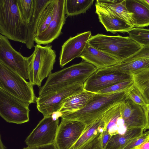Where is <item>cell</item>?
<instances>
[{"mask_svg":"<svg viewBox=\"0 0 149 149\" xmlns=\"http://www.w3.org/2000/svg\"><path fill=\"white\" fill-rule=\"evenodd\" d=\"M128 90L108 94L96 93L84 107L75 111L62 113L61 117L78 121L88 126L101 118L110 108L125 101L127 98Z\"/></svg>","mask_w":149,"mask_h":149,"instance_id":"1","label":"cell"},{"mask_svg":"<svg viewBox=\"0 0 149 149\" xmlns=\"http://www.w3.org/2000/svg\"><path fill=\"white\" fill-rule=\"evenodd\" d=\"M98 69L85 61L72 65L48 76L45 84L40 88L39 95L50 91L77 84H84Z\"/></svg>","mask_w":149,"mask_h":149,"instance_id":"2","label":"cell"},{"mask_svg":"<svg viewBox=\"0 0 149 149\" xmlns=\"http://www.w3.org/2000/svg\"><path fill=\"white\" fill-rule=\"evenodd\" d=\"M0 33L8 39L25 44L27 26L20 13L17 0H0Z\"/></svg>","mask_w":149,"mask_h":149,"instance_id":"3","label":"cell"},{"mask_svg":"<svg viewBox=\"0 0 149 149\" xmlns=\"http://www.w3.org/2000/svg\"><path fill=\"white\" fill-rule=\"evenodd\" d=\"M88 42L93 47L116 58L120 62L135 54L142 47L128 36L98 34L91 36Z\"/></svg>","mask_w":149,"mask_h":149,"instance_id":"4","label":"cell"},{"mask_svg":"<svg viewBox=\"0 0 149 149\" xmlns=\"http://www.w3.org/2000/svg\"><path fill=\"white\" fill-rule=\"evenodd\" d=\"M33 53L28 57L29 81L40 87L42 81L52 73L56 61V51L52 46L36 44Z\"/></svg>","mask_w":149,"mask_h":149,"instance_id":"5","label":"cell"},{"mask_svg":"<svg viewBox=\"0 0 149 149\" xmlns=\"http://www.w3.org/2000/svg\"><path fill=\"white\" fill-rule=\"evenodd\" d=\"M0 88L25 102L36 103L33 85L0 61Z\"/></svg>","mask_w":149,"mask_h":149,"instance_id":"6","label":"cell"},{"mask_svg":"<svg viewBox=\"0 0 149 149\" xmlns=\"http://www.w3.org/2000/svg\"><path fill=\"white\" fill-rule=\"evenodd\" d=\"M84 90L83 84H77L50 91L36 97L37 108L43 117L52 115L59 112L66 99Z\"/></svg>","mask_w":149,"mask_h":149,"instance_id":"7","label":"cell"},{"mask_svg":"<svg viewBox=\"0 0 149 149\" xmlns=\"http://www.w3.org/2000/svg\"><path fill=\"white\" fill-rule=\"evenodd\" d=\"M30 104L0 88V115L7 122L21 124L28 122Z\"/></svg>","mask_w":149,"mask_h":149,"instance_id":"8","label":"cell"},{"mask_svg":"<svg viewBox=\"0 0 149 149\" xmlns=\"http://www.w3.org/2000/svg\"><path fill=\"white\" fill-rule=\"evenodd\" d=\"M59 112L44 117L26 137L25 142L28 146L47 145L54 143L59 125Z\"/></svg>","mask_w":149,"mask_h":149,"instance_id":"9","label":"cell"},{"mask_svg":"<svg viewBox=\"0 0 149 149\" xmlns=\"http://www.w3.org/2000/svg\"><path fill=\"white\" fill-rule=\"evenodd\" d=\"M0 61L25 79H29L28 57L15 50L8 39L0 34Z\"/></svg>","mask_w":149,"mask_h":149,"instance_id":"10","label":"cell"},{"mask_svg":"<svg viewBox=\"0 0 149 149\" xmlns=\"http://www.w3.org/2000/svg\"><path fill=\"white\" fill-rule=\"evenodd\" d=\"M86 127V125L81 122L62 118L54 142L58 149H71Z\"/></svg>","mask_w":149,"mask_h":149,"instance_id":"11","label":"cell"},{"mask_svg":"<svg viewBox=\"0 0 149 149\" xmlns=\"http://www.w3.org/2000/svg\"><path fill=\"white\" fill-rule=\"evenodd\" d=\"M65 0H55L53 15L49 24L44 31L36 36L34 41L38 45H48L60 35L66 17Z\"/></svg>","mask_w":149,"mask_h":149,"instance_id":"12","label":"cell"},{"mask_svg":"<svg viewBox=\"0 0 149 149\" xmlns=\"http://www.w3.org/2000/svg\"><path fill=\"white\" fill-rule=\"evenodd\" d=\"M132 79V75L117 71L98 70L86 80L83 84L84 90L96 93L113 84Z\"/></svg>","mask_w":149,"mask_h":149,"instance_id":"13","label":"cell"},{"mask_svg":"<svg viewBox=\"0 0 149 149\" xmlns=\"http://www.w3.org/2000/svg\"><path fill=\"white\" fill-rule=\"evenodd\" d=\"M91 36L90 31L70 37L62 46L59 58V65L63 68L76 58L79 57Z\"/></svg>","mask_w":149,"mask_h":149,"instance_id":"14","label":"cell"},{"mask_svg":"<svg viewBox=\"0 0 149 149\" xmlns=\"http://www.w3.org/2000/svg\"><path fill=\"white\" fill-rule=\"evenodd\" d=\"M120 116L126 129L141 128L145 130L146 118L143 107L128 98L120 105Z\"/></svg>","mask_w":149,"mask_h":149,"instance_id":"15","label":"cell"},{"mask_svg":"<svg viewBox=\"0 0 149 149\" xmlns=\"http://www.w3.org/2000/svg\"><path fill=\"white\" fill-rule=\"evenodd\" d=\"M95 6V13L99 21L107 31L113 33L117 32L128 33L134 28L125 21L114 15L97 1Z\"/></svg>","mask_w":149,"mask_h":149,"instance_id":"16","label":"cell"},{"mask_svg":"<svg viewBox=\"0 0 149 149\" xmlns=\"http://www.w3.org/2000/svg\"><path fill=\"white\" fill-rule=\"evenodd\" d=\"M79 57L98 69L108 67L120 62L114 56L93 47L88 42Z\"/></svg>","mask_w":149,"mask_h":149,"instance_id":"17","label":"cell"},{"mask_svg":"<svg viewBox=\"0 0 149 149\" xmlns=\"http://www.w3.org/2000/svg\"><path fill=\"white\" fill-rule=\"evenodd\" d=\"M149 67V58L125 59L113 65L99 69L105 71H117L132 75Z\"/></svg>","mask_w":149,"mask_h":149,"instance_id":"18","label":"cell"},{"mask_svg":"<svg viewBox=\"0 0 149 149\" xmlns=\"http://www.w3.org/2000/svg\"><path fill=\"white\" fill-rule=\"evenodd\" d=\"M126 7L133 15L134 28L149 26V7L142 0H125Z\"/></svg>","mask_w":149,"mask_h":149,"instance_id":"19","label":"cell"},{"mask_svg":"<svg viewBox=\"0 0 149 149\" xmlns=\"http://www.w3.org/2000/svg\"><path fill=\"white\" fill-rule=\"evenodd\" d=\"M52 0H34V9L30 22L27 26L28 35L25 44L27 48L31 49L34 46V38L38 25L41 15Z\"/></svg>","mask_w":149,"mask_h":149,"instance_id":"20","label":"cell"},{"mask_svg":"<svg viewBox=\"0 0 149 149\" xmlns=\"http://www.w3.org/2000/svg\"><path fill=\"white\" fill-rule=\"evenodd\" d=\"M95 94L84 90L72 95L65 100L59 112L62 114L80 110L88 104Z\"/></svg>","mask_w":149,"mask_h":149,"instance_id":"21","label":"cell"},{"mask_svg":"<svg viewBox=\"0 0 149 149\" xmlns=\"http://www.w3.org/2000/svg\"><path fill=\"white\" fill-rule=\"evenodd\" d=\"M115 16L125 21L134 28L133 15L127 10L125 0H97Z\"/></svg>","mask_w":149,"mask_h":149,"instance_id":"22","label":"cell"},{"mask_svg":"<svg viewBox=\"0 0 149 149\" xmlns=\"http://www.w3.org/2000/svg\"><path fill=\"white\" fill-rule=\"evenodd\" d=\"M144 131L141 128L129 129L123 134L113 135L104 149H121L131 140L143 134Z\"/></svg>","mask_w":149,"mask_h":149,"instance_id":"23","label":"cell"},{"mask_svg":"<svg viewBox=\"0 0 149 149\" xmlns=\"http://www.w3.org/2000/svg\"><path fill=\"white\" fill-rule=\"evenodd\" d=\"M121 103L110 108L103 115L105 122L104 130L111 136L119 133L118 128L120 126V121L122 120L120 110Z\"/></svg>","mask_w":149,"mask_h":149,"instance_id":"24","label":"cell"},{"mask_svg":"<svg viewBox=\"0 0 149 149\" xmlns=\"http://www.w3.org/2000/svg\"><path fill=\"white\" fill-rule=\"evenodd\" d=\"M105 122L102 116L93 123L86 127L81 136L71 149H78L95 136L103 132Z\"/></svg>","mask_w":149,"mask_h":149,"instance_id":"25","label":"cell"},{"mask_svg":"<svg viewBox=\"0 0 149 149\" xmlns=\"http://www.w3.org/2000/svg\"><path fill=\"white\" fill-rule=\"evenodd\" d=\"M134 86L140 92L147 104H149V67L132 75Z\"/></svg>","mask_w":149,"mask_h":149,"instance_id":"26","label":"cell"},{"mask_svg":"<svg viewBox=\"0 0 149 149\" xmlns=\"http://www.w3.org/2000/svg\"><path fill=\"white\" fill-rule=\"evenodd\" d=\"M94 0H65V10L67 16L85 13L89 9Z\"/></svg>","mask_w":149,"mask_h":149,"instance_id":"27","label":"cell"},{"mask_svg":"<svg viewBox=\"0 0 149 149\" xmlns=\"http://www.w3.org/2000/svg\"><path fill=\"white\" fill-rule=\"evenodd\" d=\"M55 3V0H52L43 11L38 25L36 36L44 31L48 27L53 15Z\"/></svg>","mask_w":149,"mask_h":149,"instance_id":"28","label":"cell"},{"mask_svg":"<svg viewBox=\"0 0 149 149\" xmlns=\"http://www.w3.org/2000/svg\"><path fill=\"white\" fill-rule=\"evenodd\" d=\"M17 3L22 17L28 26L33 13L34 0H17Z\"/></svg>","mask_w":149,"mask_h":149,"instance_id":"29","label":"cell"},{"mask_svg":"<svg viewBox=\"0 0 149 149\" xmlns=\"http://www.w3.org/2000/svg\"><path fill=\"white\" fill-rule=\"evenodd\" d=\"M128 33L129 36L142 47L149 46V29L133 28Z\"/></svg>","mask_w":149,"mask_h":149,"instance_id":"30","label":"cell"},{"mask_svg":"<svg viewBox=\"0 0 149 149\" xmlns=\"http://www.w3.org/2000/svg\"><path fill=\"white\" fill-rule=\"evenodd\" d=\"M133 85L132 79L124 81L102 89L96 93L108 94L128 90Z\"/></svg>","mask_w":149,"mask_h":149,"instance_id":"31","label":"cell"},{"mask_svg":"<svg viewBox=\"0 0 149 149\" xmlns=\"http://www.w3.org/2000/svg\"><path fill=\"white\" fill-rule=\"evenodd\" d=\"M127 95L128 98L142 107L146 106L147 104L141 93L134 85L127 90Z\"/></svg>","mask_w":149,"mask_h":149,"instance_id":"32","label":"cell"},{"mask_svg":"<svg viewBox=\"0 0 149 149\" xmlns=\"http://www.w3.org/2000/svg\"><path fill=\"white\" fill-rule=\"evenodd\" d=\"M103 132L95 136L77 149H103L102 144Z\"/></svg>","mask_w":149,"mask_h":149,"instance_id":"33","label":"cell"},{"mask_svg":"<svg viewBox=\"0 0 149 149\" xmlns=\"http://www.w3.org/2000/svg\"><path fill=\"white\" fill-rule=\"evenodd\" d=\"M149 136V135L143 133L128 143L121 149H134L141 145Z\"/></svg>","mask_w":149,"mask_h":149,"instance_id":"34","label":"cell"},{"mask_svg":"<svg viewBox=\"0 0 149 149\" xmlns=\"http://www.w3.org/2000/svg\"><path fill=\"white\" fill-rule=\"evenodd\" d=\"M149 58V46L142 47L135 54L126 59Z\"/></svg>","mask_w":149,"mask_h":149,"instance_id":"35","label":"cell"},{"mask_svg":"<svg viewBox=\"0 0 149 149\" xmlns=\"http://www.w3.org/2000/svg\"><path fill=\"white\" fill-rule=\"evenodd\" d=\"M23 149H58L55 143L50 144L36 146H28Z\"/></svg>","mask_w":149,"mask_h":149,"instance_id":"36","label":"cell"},{"mask_svg":"<svg viewBox=\"0 0 149 149\" xmlns=\"http://www.w3.org/2000/svg\"><path fill=\"white\" fill-rule=\"evenodd\" d=\"M111 136L106 130H104L102 138V144L103 149L105 148Z\"/></svg>","mask_w":149,"mask_h":149,"instance_id":"37","label":"cell"},{"mask_svg":"<svg viewBox=\"0 0 149 149\" xmlns=\"http://www.w3.org/2000/svg\"><path fill=\"white\" fill-rule=\"evenodd\" d=\"M145 113L146 118V126L145 130L146 129H149V104L143 107Z\"/></svg>","mask_w":149,"mask_h":149,"instance_id":"38","label":"cell"},{"mask_svg":"<svg viewBox=\"0 0 149 149\" xmlns=\"http://www.w3.org/2000/svg\"><path fill=\"white\" fill-rule=\"evenodd\" d=\"M137 148L138 149H149V136Z\"/></svg>","mask_w":149,"mask_h":149,"instance_id":"39","label":"cell"},{"mask_svg":"<svg viewBox=\"0 0 149 149\" xmlns=\"http://www.w3.org/2000/svg\"><path fill=\"white\" fill-rule=\"evenodd\" d=\"M6 148L3 145L2 142L1 136H0V149H6Z\"/></svg>","mask_w":149,"mask_h":149,"instance_id":"40","label":"cell"},{"mask_svg":"<svg viewBox=\"0 0 149 149\" xmlns=\"http://www.w3.org/2000/svg\"><path fill=\"white\" fill-rule=\"evenodd\" d=\"M142 1L149 7V0H142Z\"/></svg>","mask_w":149,"mask_h":149,"instance_id":"41","label":"cell"},{"mask_svg":"<svg viewBox=\"0 0 149 149\" xmlns=\"http://www.w3.org/2000/svg\"><path fill=\"white\" fill-rule=\"evenodd\" d=\"M146 134L149 135V130L145 132Z\"/></svg>","mask_w":149,"mask_h":149,"instance_id":"42","label":"cell"},{"mask_svg":"<svg viewBox=\"0 0 149 149\" xmlns=\"http://www.w3.org/2000/svg\"><path fill=\"white\" fill-rule=\"evenodd\" d=\"M138 149V148H135V149Z\"/></svg>","mask_w":149,"mask_h":149,"instance_id":"43","label":"cell"}]
</instances>
